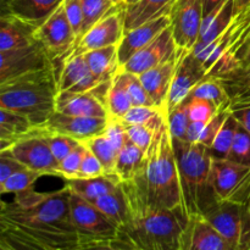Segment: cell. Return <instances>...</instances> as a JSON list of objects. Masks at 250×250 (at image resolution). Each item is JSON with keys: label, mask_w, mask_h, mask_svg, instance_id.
Here are the masks:
<instances>
[{"label": "cell", "mask_w": 250, "mask_h": 250, "mask_svg": "<svg viewBox=\"0 0 250 250\" xmlns=\"http://www.w3.org/2000/svg\"><path fill=\"white\" fill-rule=\"evenodd\" d=\"M71 189L67 185L50 193L34 189L15 194L1 203V236L22 239L41 248L75 250L80 237L70 210Z\"/></svg>", "instance_id": "6da1fadb"}, {"label": "cell", "mask_w": 250, "mask_h": 250, "mask_svg": "<svg viewBox=\"0 0 250 250\" xmlns=\"http://www.w3.org/2000/svg\"><path fill=\"white\" fill-rule=\"evenodd\" d=\"M122 187L131 205L132 215L150 210L185 208L167 121L156 131L138 175L131 182L122 183Z\"/></svg>", "instance_id": "7a4b0ae2"}, {"label": "cell", "mask_w": 250, "mask_h": 250, "mask_svg": "<svg viewBox=\"0 0 250 250\" xmlns=\"http://www.w3.org/2000/svg\"><path fill=\"white\" fill-rule=\"evenodd\" d=\"M58 76L54 65L1 83L0 109L19 112L28 117L36 126L44 127L56 111Z\"/></svg>", "instance_id": "3957f363"}, {"label": "cell", "mask_w": 250, "mask_h": 250, "mask_svg": "<svg viewBox=\"0 0 250 250\" xmlns=\"http://www.w3.org/2000/svg\"><path fill=\"white\" fill-rule=\"evenodd\" d=\"M172 144L186 211L189 216H203L220 200L212 186L209 148L176 138H172Z\"/></svg>", "instance_id": "277c9868"}, {"label": "cell", "mask_w": 250, "mask_h": 250, "mask_svg": "<svg viewBox=\"0 0 250 250\" xmlns=\"http://www.w3.org/2000/svg\"><path fill=\"white\" fill-rule=\"evenodd\" d=\"M188 219L185 208L132 215L119 229L117 239L131 250H180L181 236Z\"/></svg>", "instance_id": "5b68a950"}, {"label": "cell", "mask_w": 250, "mask_h": 250, "mask_svg": "<svg viewBox=\"0 0 250 250\" xmlns=\"http://www.w3.org/2000/svg\"><path fill=\"white\" fill-rule=\"evenodd\" d=\"M203 217L221 234L231 250H250V214L247 203L219 200Z\"/></svg>", "instance_id": "8992f818"}, {"label": "cell", "mask_w": 250, "mask_h": 250, "mask_svg": "<svg viewBox=\"0 0 250 250\" xmlns=\"http://www.w3.org/2000/svg\"><path fill=\"white\" fill-rule=\"evenodd\" d=\"M70 210L80 242L117 238L119 227L93 203L87 202L72 190L70 195Z\"/></svg>", "instance_id": "52a82bcc"}, {"label": "cell", "mask_w": 250, "mask_h": 250, "mask_svg": "<svg viewBox=\"0 0 250 250\" xmlns=\"http://www.w3.org/2000/svg\"><path fill=\"white\" fill-rule=\"evenodd\" d=\"M111 82L112 80L97 77L90 71L83 54H70L62 59L58 76L59 92H90L105 103Z\"/></svg>", "instance_id": "ba28073f"}, {"label": "cell", "mask_w": 250, "mask_h": 250, "mask_svg": "<svg viewBox=\"0 0 250 250\" xmlns=\"http://www.w3.org/2000/svg\"><path fill=\"white\" fill-rule=\"evenodd\" d=\"M211 181L220 200L246 204L250 195V167L229 160L211 163Z\"/></svg>", "instance_id": "9c48e42d"}, {"label": "cell", "mask_w": 250, "mask_h": 250, "mask_svg": "<svg viewBox=\"0 0 250 250\" xmlns=\"http://www.w3.org/2000/svg\"><path fill=\"white\" fill-rule=\"evenodd\" d=\"M34 37L51 60L63 59L75 48L77 36L65 14L62 4L34 31Z\"/></svg>", "instance_id": "30bf717a"}, {"label": "cell", "mask_w": 250, "mask_h": 250, "mask_svg": "<svg viewBox=\"0 0 250 250\" xmlns=\"http://www.w3.org/2000/svg\"><path fill=\"white\" fill-rule=\"evenodd\" d=\"M54 65V61L38 41L23 48L2 51L0 53V84Z\"/></svg>", "instance_id": "8fae6325"}, {"label": "cell", "mask_w": 250, "mask_h": 250, "mask_svg": "<svg viewBox=\"0 0 250 250\" xmlns=\"http://www.w3.org/2000/svg\"><path fill=\"white\" fill-rule=\"evenodd\" d=\"M125 9L126 4L116 5L78 39L70 54H84L94 49L119 45L125 34Z\"/></svg>", "instance_id": "7c38bea8"}, {"label": "cell", "mask_w": 250, "mask_h": 250, "mask_svg": "<svg viewBox=\"0 0 250 250\" xmlns=\"http://www.w3.org/2000/svg\"><path fill=\"white\" fill-rule=\"evenodd\" d=\"M5 151H9L15 159H17L29 170L37 171L43 176L59 177V163L54 158L50 146L46 142L44 128H39L31 136L20 139Z\"/></svg>", "instance_id": "4fadbf2b"}, {"label": "cell", "mask_w": 250, "mask_h": 250, "mask_svg": "<svg viewBox=\"0 0 250 250\" xmlns=\"http://www.w3.org/2000/svg\"><path fill=\"white\" fill-rule=\"evenodd\" d=\"M202 0H176L171 11V28L178 48L192 50L203 22Z\"/></svg>", "instance_id": "5bb4252c"}, {"label": "cell", "mask_w": 250, "mask_h": 250, "mask_svg": "<svg viewBox=\"0 0 250 250\" xmlns=\"http://www.w3.org/2000/svg\"><path fill=\"white\" fill-rule=\"evenodd\" d=\"M209 77L207 68L198 60L192 50L182 49L171 89L167 98V114L185 102L195 85Z\"/></svg>", "instance_id": "9a60e30c"}, {"label": "cell", "mask_w": 250, "mask_h": 250, "mask_svg": "<svg viewBox=\"0 0 250 250\" xmlns=\"http://www.w3.org/2000/svg\"><path fill=\"white\" fill-rule=\"evenodd\" d=\"M178 50L180 48L173 39L172 28L170 26L119 68L139 76L146 71L173 59L178 54Z\"/></svg>", "instance_id": "2e32d148"}, {"label": "cell", "mask_w": 250, "mask_h": 250, "mask_svg": "<svg viewBox=\"0 0 250 250\" xmlns=\"http://www.w3.org/2000/svg\"><path fill=\"white\" fill-rule=\"evenodd\" d=\"M107 120L109 119H103V117L73 116V115L55 111L44 125L43 128L53 133L71 137L83 143L93 137L102 134L106 128Z\"/></svg>", "instance_id": "e0dca14e"}, {"label": "cell", "mask_w": 250, "mask_h": 250, "mask_svg": "<svg viewBox=\"0 0 250 250\" xmlns=\"http://www.w3.org/2000/svg\"><path fill=\"white\" fill-rule=\"evenodd\" d=\"M180 250H231L221 234L200 215L189 216L181 236Z\"/></svg>", "instance_id": "ac0fdd59"}, {"label": "cell", "mask_w": 250, "mask_h": 250, "mask_svg": "<svg viewBox=\"0 0 250 250\" xmlns=\"http://www.w3.org/2000/svg\"><path fill=\"white\" fill-rule=\"evenodd\" d=\"M171 26V15H164L155 20L125 32L121 42L117 45L120 66L125 65L134 54L150 44L164 29Z\"/></svg>", "instance_id": "d6986e66"}, {"label": "cell", "mask_w": 250, "mask_h": 250, "mask_svg": "<svg viewBox=\"0 0 250 250\" xmlns=\"http://www.w3.org/2000/svg\"><path fill=\"white\" fill-rule=\"evenodd\" d=\"M181 51L182 49L180 48L178 54L173 59L139 75L141 82L143 83L154 106L163 110L166 115H167L168 93H170L171 83H172L176 67H177L178 60H180Z\"/></svg>", "instance_id": "ffe728a7"}, {"label": "cell", "mask_w": 250, "mask_h": 250, "mask_svg": "<svg viewBox=\"0 0 250 250\" xmlns=\"http://www.w3.org/2000/svg\"><path fill=\"white\" fill-rule=\"evenodd\" d=\"M56 111L73 116L109 119L105 103L90 92H59L56 97Z\"/></svg>", "instance_id": "44dd1931"}, {"label": "cell", "mask_w": 250, "mask_h": 250, "mask_svg": "<svg viewBox=\"0 0 250 250\" xmlns=\"http://www.w3.org/2000/svg\"><path fill=\"white\" fill-rule=\"evenodd\" d=\"M61 4L62 0H0V16L11 15L37 28Z\"/></svg>", "instance_id": "7402d4cb"}, {"label": "cell", "mask_w": 250, "mask_h": 250, "mask_svg": "<svg viewBox=\"0 0 250 250\" xmlns=\"http://www.w3.org/2000/svg\"><path fill=\"white\" fill-rule=\"evenodd\" d=\"M38 127L24 115L0 109V151L11 148L16 142L38 131Z\"/></svg>", "instance_id": "603a6c76"}, {"label": "cell", "mask_w": 250, "mask_h": 250, "mask_svg": "<svg viewBox=\"0 0 250 250\" xmlns=\"http://www.w3.org/2000/svg\"><path fill=\"white\" fill-rule=\"evenodd\" d=\"M36 27L11 15L0 16V53L36 43Z\"/></svg>", "instance_id": "cb8c5ba5"}, {"label": "cell", "mask_w": 250, "mask_h": 250, "mask_svg": "<svg viewBox=\"0 0 250 250\" xmlns=\"http://www.w3.org/2000/svg\"><path fill=\"white\" fill-rule=\"evenodd\" d=\"M176 0H137L126 4L125 32L164 15H171Z\"/></svg>", "instance_id": "d4e9b609"}, {"label": "cell", "mask_w": 250, "mask_h": 250, "mask_svg": "<svg viewBox=\"0 0 250 250\" xmlns=\"http://www.w3.org/2000/svg\"><path fill=\"white\" fill-rule=\"evenodd\" d=\"M233 17L234 0H226L224 4L215 9L211 14L203 17L199 38H198L197 44L192 49V51L202 50L210 43H212L229 27Z\"/></svg>", "instance_id": "484cf974"}, {"label": "cell", "mask_w": 250, "mask_h": 250, "mask_svg": "<svg viewBox=\"0 0 250 250\" xmlns=\"http://www.w3.org/2000/svg\"><path fill=\"white\" fill-rule=\"evenodd\" d=\"M65 185H67L73 193L82 197L87 202L94 203L100 197L116 189L121 185V181L116 175H103L94 178L67 180Z\"/></svg>", "instance_id": "4316f807"}, {"label": "cell", "mask_w": 250, "mask_h": 250, "mask_svg": "<svg viewBox=\"0 0 250 250\" xmlns=\"http://www.w3.org/2000/svg\"><path fill=\"white\" fill-rule=\"evenodd\" d=\"M93 204L105 215L109 217L117 227L124 226L132 217L131 205L127 199L122 183L112 192L103 195L99 199L95 200Z\"/></svg>", "instance_id": "83f0119b"}, {"label": "cell", "mask_w": 250, "mask_h": 250, "mask_svg": "<svg viewBox=\"0 0 250 250\" xmlns=\"http://www.w3.org/2000/svg\"><path fill=\"white\" fill-rule=\"evenodd\" d=\"M90 71L102 80L110 81L119 71V53L117 45L94 49L83 54Z\"/></svg>", "instance_id": "f1b7e54d"}, {"label": "cell", "mask_w": 250, "mask_h": 250, "mask_svg": "<svg viewBox=\"0 0 250 250\" xmlns=\"http://www.w3.org/2000/svg\"><path fill=\"white\" fill-rule=\"evenodd\" d=\"M144 156H146L144 151L127 141L117 155L116 167H115V175L122 183L131 182L138 175L143 165Z\"/></svg>", "instance_id": "f546056e"}, {"label": "cell", "mask_w": 250, "mask_h": 250, "mask_svg": "<svg viewBox=\"0 0 250 250\" xmlns=\"http://www.w3.org/2000/svg\"><path fill=\"white\" fill-rule=\"evenodd\" d=\"M215 78L224 85L231 102L250 98V65H241Z\"/></svg>", "instance_id": "4dcf8cb0"}, {"label": "cell", "mask_w": 250, "mask_h": 250, "mask_svg": "<svg viewBox=\"0 0 250 250\" xmlns=\"http://www.w3.org/2000/svg\"><path fill=\"white\" fill-rule=\"evenodd\" d=\"M106 105L107 112H109V119H124L125 115L131 110L133 106L131 97L127 93L126 88L122 84L121 80L116 75L112 78L111 85L109 88V92L106 95Z\"/></svg>", "instance_id": "1f68e13d"}, {"label": "cell", "mask_w": 250, "mask_h": 250, "mask_svg": "<svg viewBox=\"0 0 250 250\" xmlns=\"http://www.w3.org/2000/svg\"><path fill=\"white\" fill-rule=\"evenodd\" d=\"M238 127V121L229 112V117L226 119L225 124L222 125L216 138H215L211 146L209 148L210 155H211L212 159H215V160H226V159H229V151H231L232 146H233Z\"/></svg>", "instance_id": "d6a6232c"}, {"label": "cell", "mask_w": 250, "mask_h": 250, "mask_svg": "<svg viewBox=\"0 0 250 250\" xmlns=\"http://www.w3.org/2000/svg\"><path fill=\"white\" fill-rule=\"evenodd\" d=\"M83 143L102 161L105 168V175H115V167H116L117 155L120 150L111 143V141L104 133H102Z\"/></svg>", "instance_id": "836d02e7"}, {"label": "cell", "mask_w": 250, "mask_h": 250, "mask_svg": "<svg viewBox=\"0 0 250 250\" xmlns=\"http://www.w3.org/2000/svg\"><path fill=\"white\" fill-rule=\"evenodd\" d=\"M122 120L126 124L141 125V126L149 127L156 132L167 121V115L163 110L156 109V107L133 105Z\"/></svg>", "instance_id": "e575fe53"}, {"label": "cell", "mask_w": 250, "mask_h": 250, "mask_svg": "<svg viewBox=\"0 0 250 250\" xmlns=\"http://www.w3.org/2000/svg\"><path fill=\"white\" fill-rule=\"evenodd\" d=\"M188 97L209 100L212 104L216 105L217 107L226 106L231 103V99H229L224 85L215 77H208L204 81H202L199 84L193 88Z\"/></svg>", "instance_id": "d590c367"}, {"label": "cell", "mask_w": 250, "mask_h": 250, "mask_svg": "<svg viewBox=\"0 0 250 250\" xmlns=\"http://www.w3.org/2000/svg\"><path fill=\"white\" fill-rule=\"evenodd\" d=\"M42 173L37 171L23 168L14 175L10 176L6 181L0 183V193L1 194H19V193L27 192V190L33 189L34 183L38 178L42 177Z\"/></svg>", "instance_id": "8d00e7d4"}, {"label": "cell", "mask_w": 250, "mask_h": 250, "mask_svg": "<svg viewBox=\"0 0 250 250\" xmlns=\"http://www.w3.org/2000/svg\"><path fill=\"white\" fill-rule=\"evenodd\" d=\"M122 5V4H121ZM116 5L110 0H82L83 7V23L78 39L98 21L109 14ZM77 39V41H78ZM77 43V42H76Z\"/></svg>", "instance_id": "74e56055"}, {"label": "cell", "mask_w": 250, "mask_h": 250, "mask_svg": "<svg viewBox=\"0 0 250 250\" xmlns=\"http://www.w3.org/2000/svg\"><path fill=\"white\" fill-rule=\"evenodd\" d=\"M117 76L121 80L122 84L126 88L127 93L131 97L132 103L133 105H137V106H154L153 102H151L150 97L146 93V88H144L143 83L141 82V78L139 76L134 75V73L127 72V71L120 70L117 71ZM158 109V107H156Z\"/></svg>", "instance_id": "f35d334b"}, {"label": "cell", "mask_w": 250, "mask_h": 250, "mask_svg": "<svg viewBox=\"0 0 250 250\" xmlns=\"http://www.w3.org/2000/svg\"><path fill=\"white\" fill-rule=\"evenodd\" d=\"M190 124L187 99L167 114V126L172 138L186 141L188 126Z\"/></svg>", "instance_id": "ab89813d"}, {"label": "cell", "mask_w": 250, "mask_h": 250, "mask_svg": "<svg viewBox=\"0 0 250 250\" xmlns=\"http://www.w3.org/2000/svg\"><path fill=\"white\" fill-rule=\"evenodd\" d=\"M229 160L250 167V132L239 125Z\"/></svg>", "instance_id": "60d3db41"}, {"label": "cell", "mask_w": 250, "mask_h": 250, "mask_svg": "<svg viewBox=\"0 0 250 250\" xmlns=\"http://www.w3.org/2000/svg\"><path fill=\"white\" fill-rule=\"evenodd\" d=\"M84 151L85 146L83 143H80L62 161H60L58 167L59 177L63 178L65 181L77 178Z\"/></svg>", "instance_id": "b9f144b4"}, {"label": "cell", "mask_w": 250, "mask_h": 250, "mask_svg": "<svg viewBox=\"0 0 250 250\" xmlns=\"http://www.w3.org/2000/svg\"><path fill=\"white\" fill-rule=\"evenodd\" d=\"M44 136H45L46 142H48L50 150L53 153L54 158L56 159L58 163L62 161L81 142L71 138V137L63 136V134L53 133L44 129Z\"/></svg>", "instance_id": "7bdbcfd3"}, {"label": "cell", "mask_w": 250, "mask_h": 250, "mask_svg": "<svg viewBox=\"0 0 250 250\" xmlns=\"http://www.w3.org/2000/svg\"><path fill=\"white\" fill-rule=\"evenodd\" d=\"M187 102L190 121H210L220 109L209 100L200 99V98L188 97Z\"/></svg>", "instance_id": "ee69618b"}, {"label": "cell", "mask_w": 250, "mask_h": 250, "mask_svg": "<svg viewBox=\"0 0 250 250\" xmlns=\"http://www.w3.org/2000/svg\"><path fill=\"white\" fill-rule=\"evenodd\" d=\"M229 105L220 107L219 111L215 114V116L212 117L210 121L207 122V125H205L204 129H203L202 136H200L199 142H198V143L203 144V146H208V148L211 146L212 142H214L215 138H216L217 133H219V131L221 129L222 125L225 124L226 119L229 117Z\"/></svg>", "instance_id": "f6af8a7d"}, {"label": "cell", "mask_w": 250, "mask_h": 250, "mask_svg": "<svg viewBox=\"0 0 250 250\" xmlns=\"http://www.w3.org/2000/svg\"><path fill=\"white\" fill-rule=\"evenodd\" d=\"M125 126H126V133L127 137H128V141L136 146H138L142 151L146 153L151 146L156 132L149 128V127L141 126V125H129L125 122Z\"/></svg>", "instance_id": "bcb514c9"}, {"label": "cell", "mask_w": 250, "mask_h": 250, "mask_svg": "<svg viewBox=\"0 0 250 250\" xmlns=\"http://www.w3.org/2000/svg\"><path fill=\"white\" fill-rule=\"evenodd\" d=\"M103 175H105V168L103 166L102 161L85 146L84 155H83V160L82 164H81V168L77 178H94Z\"/></svg>", "instance_id": "7dc6e473"}, {"label": "cell", "mask_w": 250, "mask_h": 250, "mask_svg": "<svg viewBox=\"0 0 250 250\" xmlns=\"http://www.w3.org/2000/svg\"><path fill=\"white\" fill-rule=\"evenodd\" d=\"M62 6L78 39L83 23L82 0H62Z\"/></svg>", "instance_id": "c3c4849f"}, {"label": "cell", "mask_w": 250, "mask_h": 250, "mask_svg": "<svg viewBox=\"0 0 250 250\" xmlns=\"http://www.w3.org/2000/svg\"><path fill=\"white\" fill-rule=\"evenodd\" d=\"M229 110L238 124L250 132V98L231 102Z\"/></svg>", "instance_id": "681fc988"}, {"label": "cell", "mask_w": 250, "mask_h": 250, "mask_svg": "<svg viewBox=\"0 0 250 250\" xmlns=\"http://www.w3.org/2000/svg\"><path fill=\"white\" fill-rule=\"evenodd\" d=\"M75 250H131L120 239H100V241L80 242Z\"/></svg>", "instance_id": "f907efd6"}, {"label": "cell", "mask_w": 250, "mask_h": 250, "mask_svg": "<svg viewBox=\"0 0 250 250\" xmlns=\"http://www.w3.org/2000/svg\"><path fill=\"white\" fill-rule=\"evenodd\" d=\"M23 168H26V166L15 159L9 151H0V183Z\"/></svg>", "instance_id": "816d5d0a"}, {"label": "cell", "mask_w": 250, "mask_h": 250, "mask_svg": "<svg viewBox=\"0 0 250 250\" xmlns=\"http://www.w3.org/2000/svg\"><path fill=\"white\" fill-rule=\"evenodd\" d=\"M205 125H207V122L190 121L187 129V134H186V142H189V143H198Z\"/></svg>", "instance_id": "f5cc1de1"}, {"label": "cell", "mask_w": 250, "mask_h": 250, "mask_svg": "<svg viewBox=\"0 0 250 250\" xmlns=\"http://www.w3.org/2000/svg\"><path fill=\"white\" fill-rule=\"evenodd\" d=\"M226 0H202L203 2V16H208L211 14L215 9L222 5Z\"/></svg>", "instance_id": "db71d44e"}, {"label": "cell", "mask_w": 250, "mask_h": 250, "mask_svg": "<svg viewBox=\"0 0 250 250\" xmlns=\"http://www.w3.org/2000/svg\"><path fill=\"white\" fill-rule=\"evenodd\" d=\"M250 5V0H234V15L239 14Z\"/></svg>", "instance_id": "11a10c76"}, {"label": "cell", "mask_w": 250, "mask_h": 250, "mask_svg": "<svg viewBox=\"0 0 250 250\" xmlns=\"http://www.w3.org/2000/svg\"><path fill=\"white\" fill-rule=\"evenodd\" d=\"M241 65H250V44L248 45V48L246 49V51H244Z\"/></svg>", "instance_id": "9f6ffc18"}, {"label": "cell", "mask_w": 250, "mask_h": 250, "mask_svg": "<svg viewBox=\"0 0 250 250\" xmlns=\"http://www.w3.org/2000/svg\"><path fill=\"white\" fill-rule=\"evenodd\" d=\"M110 1L114 2L115 5H121V4H126V0H110Z\"/></svg>", "instance_id": "6f0895ef"}, {"label": "cell", "mask_w": 250, "mask_h": 250, "mask_svg": "<svg viewBox=\"0 0 250 250\" xmlns=\"http://www.w3.org/2000/svg\"><path fill=\"white\" fill-rule=\"evenodd\" d=\"M0 250H12V249H10L9 247L4 246V244H0Z\"/></svg>", "instance_id": "680465c9"}, {"label": "cell", "mask_w": 250, "mask_h": 250, "mask_svg": "<svg viewBox=\"0 0 250 250\" xmlns=\"http://www.w3.org/2000/svg\"><path fill=\"white\" fill-rule=\"evenodd\" d=\"M247 207H248L249 214H250V195H249V199H248V202H247Z\"/></svg>", "instance_id": "91938a15"}, {"label": "cell", "mask_w": 250, "mask_h": 250, "mask_svg": "<svg viewBox=\"0 0 250 250\" xmlns=\"http://www.w3.org/2000/svg\"><path fill=\"white\" fill-rule=\"evenodd\" d=\"M21 241H22V239H21ZM24 242H26V241H24ZM32 244V243H31ZM33 246H34V244H33ZM37 247V248H38L39 250H53V249H46V248H41V247H38V246H36Z\"/></svg>", "instance_id": "94428289"}, {"label": "cell", "mask_w": 250, "mask_h": 250, "mask_svg": "<svg viewBox=\"0 0 250 250\" xmlns=\"http://www.w3.org/2000/svg\"><path fill=\"white\" fill-rule=\"evenodd\" d=\"M134 1H137V0H126V4H132Z\"/></svg>", "instance_id": "6125c7cd"}]
</instances>
